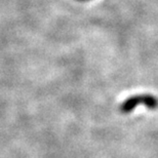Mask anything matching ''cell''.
Returning <instances> with one entry per match:
<instances>
[{"label":"cell","mask_w":158,"mask_h":158,"mask_svg":"<svg viewBox=\"0 0 158 158\" xmlns=\"http://www.w3.org/2000/svg\"><path fill=\"white\" fill-rule=\"evenodd\" d=\"M76 1H89V0H76Z\"/></svg>","instance_id":"obj_2"},{"label":"cell","mask_w":158,"mask_h":158,"mask_svg":"<svg viewBox=\"0 0 158 158\" xmlns=\"http://www.w3.org/2000/svg\"><path fill=\"white\" fill-rule=\"evenodd\" d=\"M139 105H144L149 110H156L158 109V98L149 94L132 96L120 104L119 110L123 114H128L134 111Z\"/></svg>","instance_id":"obj_1"}]
</instances>
